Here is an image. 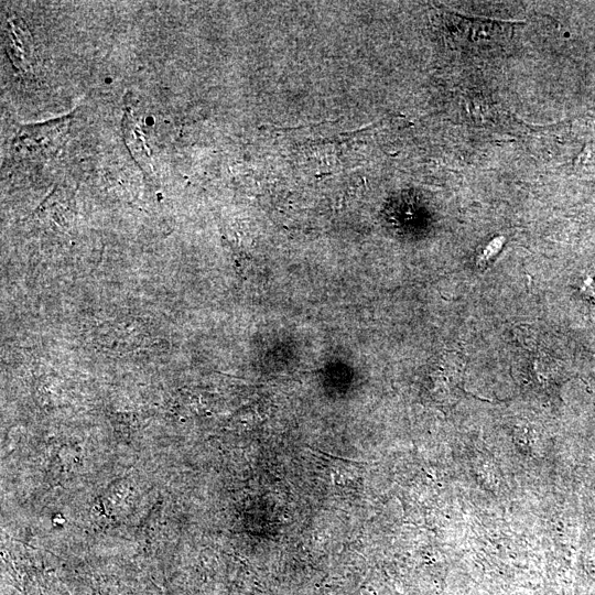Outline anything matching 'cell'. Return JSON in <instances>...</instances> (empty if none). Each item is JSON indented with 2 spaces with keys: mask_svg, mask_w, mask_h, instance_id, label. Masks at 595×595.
I'll return each mask as SVG.
<instances>
[{
  "mask_svg": "<svg viewBox=\"0 0 595 595\" xmlns=\"http://www.w3.org/2000/svg\"><path fill=\"white\" fill-rule=\"evenodd\" d=\"M447 28L458 45H497L510 36L513 22L483 18H467L458 13H445Z\"/></svg>",
  "mask_w": 595,
  "mask_h": 595,
  "instance_id": "6da1fadb",
  "label": "cell"
},
{
  "mask_svg": "<svg viewBox=\"0 0 595 595\" xmlns=\"http://www.w3.org/2000/svg\"><path fill=\"white\" fill-rule=\"evenodd\" d=\"M123 122V131L132 155L136 158V161L143 169V171L149 174L152 173L150 155L145 147L147 144L143 141H140V136L136 125L130 120V118H125Z\"/></svg>",
  "mask_w": 595,
  "mask_h": 595,
  "instance_id": "7a4b0ae2",
  "label": "cell"
}]
</instances>
